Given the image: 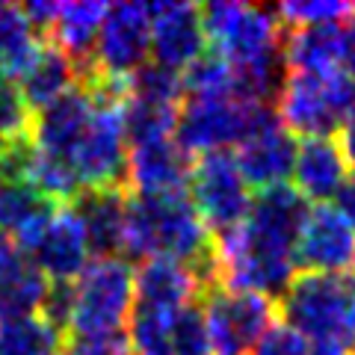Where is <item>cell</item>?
Masks as SVG:
<instances>
[{
  "label": "cell",
  "mask_w": 355,
  "mask_h": 355,
  "mask_svg": "<svg viewBox=\"0 0 355 355\" xmlns=\"http://www.w3.org/2000/svg\"><path fill=\"white\" fill-rule=\"evenodd\" d=\"M121 258H172L187 263L202 279L205 291L216 284V252L214 234L205 228L190 193L166 196H133L125 207V240Z\"/></svg>",
  "instance_id": "cell-1"
},
{
  "label": "cell",
  "mask_w": 355,
  "mask_h": 355,
  "mask_svg": "<svg viewBox=\"0 0 355 355\" xmlns=\"http://www.w3.org/2000/svg\"><path fill=\"white\" fill-rule=\"evenodd\" d=\"M275 308L282 323L293 326L308 343L355 347V282L349 275L296 272Z\"/></svg>",
  "instance_id": "cell-2"
},
{
  "label": "cell",
  "mask_w": 355,
  "mask_h": 355,
  "mask_svg": "<svg viewBox=\"0 0 355 355\" xmlns=\"http://www.w3.org/2000/svg\"><path fill=\"white\" fill-rule=\"evenodd\" d=\"M272 107L282 128L293 137H335L355 110V80L340 69L320 74L287 71Z\"/></svg>",
  "instance_id": "cell-3"
},
{
  "label": "cell",
  "mask_w": 355,
  "mask_h": 355,
  "mask_svg": "<svg viewBox=\"0 0 355 355\" xmlns=\"http://www.w3.org/2000/svg\"><path fill=\"white\" fill-rule=\"evenodd\" d=\"M279 121L272 104H254L246 98H184L178 110L175 142L190 157L207 151H231L243 139Z\"/></svg>",
  "instance_id": "cell-4"
},
{
  "label": "cell",
  "mask_w": 355,
  "mask_h": 355,
  "mask_svg": "<svg viewBox=\"0 0 355 355\" xmlns=\"http://www.w3.org/2000/svg\"><path fill=\"white\" fill-rule=\"evenodd\" d=\"M133 314V266L125 258H95L74 282L69 340L119 335Z\"/></svg>",
  "instance_id": "cell-5"
},
{
  "label": "cell",
  "mask_w": 355,
  "mask_h": 355,
  "mask_svg": "<svg viewBox=\"0 0 355 355\" xmlns=\"http://www.w3.org/2000/svg\"><path fill=\"white\" fill-rule=\"evenodd\" d=\"M187 193L214 237L237 228L252 207V190L237 169L234 151H207L193 157Z\"/></svg>",
  "instance_id": "cell-6"
},
{
  "label": "cell",
  "mask_w": 355,
  "mask_h": 355,
  "mask_svg": "<svg viewBox=\"0 0 355 355\" xmlns=\"http://www.w3.org/2000/svg\"><path fill=\"white\" fill-rule=\"evenodd\" d=\"M198 302H202L216 355H249L258 338L279 320V308L272 299L228 291L219 284L207 287Z\"/></svg>",
  "instance_id": "cell-7"
},
{
  "label": "cell",
  "mask_w": 355,
  "mask_h": 355,
  "mask_svg": "<svg viewBox=\"0 0 355 355\" xmlns=\"http://www.w3.org/2000/svg\"><path fill=\"white\" fill-rule=\"evenodd\" d=\"M71 169L83 190L125 187L128 139H125V125H121V101H95L83 139L74 148Z\"/></svg>",
  "instance_id": "cell-8"
},
{
  "label": "cell",
  "mask_w": 355,
  "mask_h": 355,
  "mask_svg": "<svg viewBox=\"0 0 355 355\" xmlns=\"http://www.w3.org/2000/svg\"><path fill=\"white\" fill-rule=\"evenodd\" d=\"M148 60H151L148 3L121 0V3L107 6L95 42L92 71L101 77H113V80H128Z\"/></svg>",
  "instance_id": "cell-9"
},
{
  "label": "cell",
  "mask_w": 355,
  "mask_h": 355,
  "mask_svg": "<svg viewBox=\"0 0 355 355\" xmlns=\"http://www.w3.org/2000/svg\"><path fill=\"white\" fill-rule=\"evenodd\" d=\"M21 249L27 252V258L36 263V270L48 279V284L77 282V275L92 261L86 234L69 205L53 207L48 219L21 243Z\"/></svg>",
  "instance_id": "cell-10"
},
{
  "label": "cell",
  "mask_w": 355,
  "mask_h": 355,
  "mask_svg": "<svg viewBox=\"0 0 355 355\" xmlns=\"http://www.w3.org/2000/svg\"><path fill=\"white\" fill-rule=\"evenodd\" d=\"M355 261V231L335 205H311L299 228L293 263L296 272L347 275Z\"/></svg>",
  "instance_id": "cell-11"
},
{
  "label": "cell",
  "mask_w": 355,
  "mask_h": 355,
  "mask_svg": "<svg viewBox=\"0 0 355 355\" xmlns=\"http://www.w3.org/2000/svg\"><path fill=\"white\" fill-rule=\"evenodd\" d=\"M151 15V62L184 71L207 51L202 6L187 0L148 3Z\"/></svg>",
  "instance_id": "cell-12"
},
{
  "label": "cell",
  "mask_w": 355,
  "mask_h": 355,
  "mask_svg": "<svg viewBox=\"0 0 355 355\" xmlns=\"http://www.w3.org/2000/svg\"><path fill=\"white\" fill-rule=\"evenodd\" d=\"M92 110H95L92 95L77 83L71 92H65L53 104L33 113L30 137H27L33 151H39L42 157L71 166L74 148L83 139V130L89 125V119H92Z\"/></svg>",
  "instance_id": "cell-13"
},
{
  "label": "cell",
  "mask_w": 355,
  "mask_h": 355,
  "mask_svg": "<svg viewBox=\"0 0 355 355\" xmlns=\"http://www.w3.org/2000/svg\"><path fill=\"white\" fill-rule=\"evenodd\" d=\"M205 296L202 279L181 261L146 258L133 266V302L142 311L175 314Z\"/></svg>",
  "instance_id": "cell-14"
},
{
  "label": "cell",
  "mask_w": 355,
  "mask_h": 355,
  "mask_svg": "<svg viewBox=\"0 0 355 355\" xmlns=\"http://www.w3.org/2000/svg\"><path fill=\"white\" fill-rule=\"evenodd\" d=\"M193 157L175 139L148 142L128 151V178L125 187L133 196H166L184 193L190 184Z\"/></svg>",
  "instance_id": "cell-15"
},
{
  "label": "cell",
  "mask_w": 355,
  "mask_h": 355,
  "mask_svg": "<svg viewBox=\"0 0 355 355\" xmlns=\"http://www.w3.org/2000/svg\"><path fill=\"white\" fill-rule=\"evenodd\" d=\"M237 169L249 190H270V187L287 184L293 175L296 160V137L291 130L282 128V121L258 130L254 137L243 139L234 151Z\"/></svg>",
  "instance_id": "cell-16"
},
{
  "label": "cell",
  "mask_w": 355,
  "mask_h": 355,
  "mask_svg": "<svg viewBox=\"0 0 355 355\" xmlns=\"http://www.w3.org/2000/svg\"><path fill=\"white\" fill-rule=\"evenodd\" d=\"M80 222L89 252L98 258H121L125 240V207L128 187H101V190H80L69 205Z\"/></svg>",
  "instance_id": "cell-17"
},
{
  "label": "cell",
  "mask_w": 355,
  "mask_h": 355,
  "mask_svg": "<svg viewBox=\"0 0 355 355\" xmlns=\"http://www.w3.org/2000/svg\"><path fill=\"white\" fill-rule=\"evenodd\" d=\"M347 175L349 166L343 160V151L335 137H308L296 142L293 178H296V193L305 202L329 205V198L338 196Z\"/></svg>",
  "instance_id": "cell-18"
},
{
  "label": "cell",
  "mask_w": 355,
  "mask_h": 355,
  "mask_svg": "<svg viewBox=\"0 0 355 355\" xmlns=\"http://www.w3.org/2000/svg\"><path fill=\"white\" fill-rule=\"evenodd\" d=\"M48 293V279L36 270L27 252L0 237V323L39 314Z\"/></svg>",
  "instance_id": "cell-19"
},
{
  "label": "cell",
  "mask_w": 355,
  "mask_h": 355,
  "mask_svg": "<svg viewBox=\"0 0 355 355\" xmlns=\"http://www.w3.org/2000/svg\"><path fill=\"white\" fill-rule=\"evenodd\" d=\"M15 86L27 107L39 113L77 86V65L51 39H39L33 57L15 77Z\"/></svg>",
  "instance_id": "cell-20"
},
{
  "label": "cell",
  "mask_w": 355,
  "mask_h": 355,
  "mask_svg": "<svg viewBox=\"0 0 355 355\" xmlns=\"http://www.w3.org/2000/svg\"><path fill=\"white\" fill-rule=\"evenodd\" d=\"M107 12L101 0H80V3H60L48 39L77 65V80L92 69L98 30Z\"/></svg>",
  "instance_id": "cell-21"
},
{
  "label": "cell",
  "mask_w": 355,
  "mask_h": 355,
  "mask_svg": "<svg viewBox=\"0 0 355 355\" xmlns=\"http://www.w3.org/2000/svg\"><path fill=\"white\" fill-rule=\"evenodd\" d=\"M57 207L24 178H0V237L21 246Z\"/></svg>",
  "instance_id": "cell-22"
},
{
  "label": "cell",
  "mask_w": 355,
  "mask_h": 355,
  "mask_svg": "<svg viewBox=\"0 0 355 355\" xmlns=\"http://www.w3.org/2000/svg\"><path fill=\"white\" fill-rule=\"evenodd\" d=\"M338 51H340V21L317 27H293L284 30L282 36V57L287 71L320 74L338 69Z\"/></svg>",
  "instance_id": "cell-23"
},
{
  "label": "cell",
  "mask_w": 355,
  "mask_h": 355,
  "mask_svg": "<svg viewBox=\"0 0 355 355\" xmlns=\"http://www.w3.org/2000/svg\"><path fill=\"white\" fill-rule=\"evenodd\" d=\"M65 331L51 326L42 314L0 323V355H62Z\"/></svg>",
  "instance_id": "cell-24"
},
{
  "label": "cell",
  "mask_w": 355,
  "mask_h": 355,
  "mask_svg": "<svg viewBox=\"0 0 355 355\" xmlns=\"http://www.w3.org/2000/svg\"><path fill=\"white\" fill-rule=\"evenodd\" d=\"M39 44L24 9L15 3H0V80H15Z\"/></svg>",
  "instance_id": "cell-25"
},
{
  "label": "cell",
  "mask_w": 355,
  "mask_h": 355,
  "mask_svg": "<svg viewBox=\"0 0 355 355\" xmlns=\"http://www.w3.org/2000/svg\"><path fill=\"white\" fill-rule=\"evenodd\" d=\"M178 110L181 107L139 101V98L125 95V101H121V125H125V139L130 142V148L172 139L178 125Z\"/></svg>",
  "instance_id": "cell-26"
},
{
  "label": "cell",
  "mask_w": 355,
  "mask_h": 355,
  "mask_svg": "<svg viewBox=\"0 0 355 355\" xmlns=\"http://www.w3.org/2000/svg\"><path fill=\"white\" fill-rule=\"evenodd\" d=\"M184 98H240L234 69L214 51H205L181 71Z\"/></svg>",
  "instance_id": "cell-27"
},
{
  "label": "cell",
  "mask_w": 355,
  "mask_h": 355,
  "mask_svg": "<svg viewBox=\"0 0 355 355\" xmlns=\"http://www.w3.org/2000/svg\"><path fill=\"white\" fill-rule=\"evenodd\" d=\"M125 89L130 98H139V101H154V104H169V107H181L184 101V86H181V71L166 69L160 62H146L142 69L133 71Z\"/></svg>",
  "instance_id": "cell-28"
},
{
  "label": "cell",
  "mask_w": 355,
  "mask_h": 355,
  "mask_svg": "<svg viewBox=\"0 0 355 355\" xmlns=\"http://www.w3.org/2000/svg\"><path fill=\"white\" fill-rule=\"evenodd\" d=\"M169 338H172V355H216L202 302L175 311L169 317Z\"/></svg>",
  "instance_id": "cell-29"
},
{
  "label": "cell",
  "mask_w": 355,
  "mask_h": 355,
  "mask_svg": "<svg viewBox=\"0 0 355 355\" xmlns=\"http://www.w3.org/2000/svg\"><path fill=\"white\" fill-rule=\"evenodd\" d=\"M169 317L157 311L137 308L128 320V349L130 355H172V338H169Z\"/></svg>",
  "instance_id": "cell-30"
},
{
  "label": "cell",
  "mask_w": 355,
  "mask_h": 355,
  "mask_svg": "<svg viewBox=\"0 0 355 355\" xmlns=\"http://www.w3.org/2000/svg\"><path fill=\"white\" fill-rule=\"evenodd\" d=\"M352 3H338V0H291V3L275 6L284 30L293 27H317V24H338L352 12Z\"/></svg>",
  "instance_id": "cell-31"
},
{
  "label": "cell",
  "mask_w": 355,
  "mask_h": 355,
  "mask_svg": "<svg viewBox=\"0 0 355 355\" xmlns=\"http://www.w3.org/2000/svg\"><path fill=\"white\" fill-rule=\"evenodd\" d=\"M33 110L21 98L15 80H0V137L6 142L30 137Z\"/></svg>",
  "instance_id": "cell-32"
},
{
  "label": "cell",
  "mask_w": 355,
  "mask_h": 355,
  "mask_svg": "<svg viewBox=\"0 0 355 355\" xmlns=\"http://www.w3.org/2000/svg\"><path fill=\"white\" fill-rule=\"evenodd\" d=\"M249 355H311V343L293 326L275 320L258 338V343L249 349Z\"/></svg>",
  "instance_id": "cell-33"
},
{
  "label": "cell",
  "mask_w": 355,
  "mask_h": 355,
  "mask_svg": "<svg viewBox=\"0 0 355 355\" xmlns=\"http://www.w3.org/2000/svg\"><path fill=\"white\" fill-rule=\"evenodd\" d=\"M338 69L347 71L355 80V9L340 21V51H338Z\"/></svg>",
  "instance_id": "cell-34"
},
{
  "label": "cell",
  "mask_w": 355,
  "mask_h": 355,
  "mask_svg": "<svg viewBox=\"0 0 355 355\" xmlns=\"http://www.w3.org/2000/svg\"><path fill=\"white\" fill-rule=\"evenodd\" d=\"M338 214L343 216V219H347L349 222V228L355 231V172H349L347 175V181H343L340 184V190H338Z\"/></svg>",
  "instance_id": "cell-35"
},
{
  "label": "cell",
  "mask_w": 355,
  "mask_h": 355,
  "mask_svg": "<svg viewBox=\"0 0 355 355\" xmlns=\"http://www.w3.org/2000/svg\"><path fill=\"white\" fill-rule=\"evenodd\" d=\"M338 146L343 151V160H347V166H352V172H355V110L347 116V121L338 128Z\"/></svg>",
  "instance_id": "cell-36"
},
{
  "label": "cell",
  "mask_w": 355,
  "mask_h": 355,
  "mask_svg": "<svg viewBox=\"0 0 355 355\" xmlns=\"http://www.w3.org/2000/svg\"><path fill=\"white\" fill-rule=\"evenodd\" d=\"M6 148H9V142L0 137V178H3V172H6Z\"/></svg>",
  "instance_id": "cell-37"
},
{
  "label": "cell",
  "mask_w": 355,
  "mask_h": 355,
  "mask_svg": "<svg viewBox=\"0 0 355 355\" xmlns=\"http://www.w3.org/2000/svg\"><path fill=\"white\" fill-rule=\"evenodd\" d=\"M349 272H352V275H349V279L355 282V261H352V266H349Z\"/></svg>",
  "instance_id": "cell-38"
},
{
  "label": "cell",
  "mask_w": 355,
  "mask_h": 355,
  "mask_svg": "<svg viewBox=\"0 0 355 355\" xmlns=\"http://www.w3.org/2000/svg\"><path fill=\"white\" fill-rule=\"evenodd\" d=\"M62 355H65V352H62Z\"/></svg>",
  "instance_id": "cell-39"
}]
</instances>
